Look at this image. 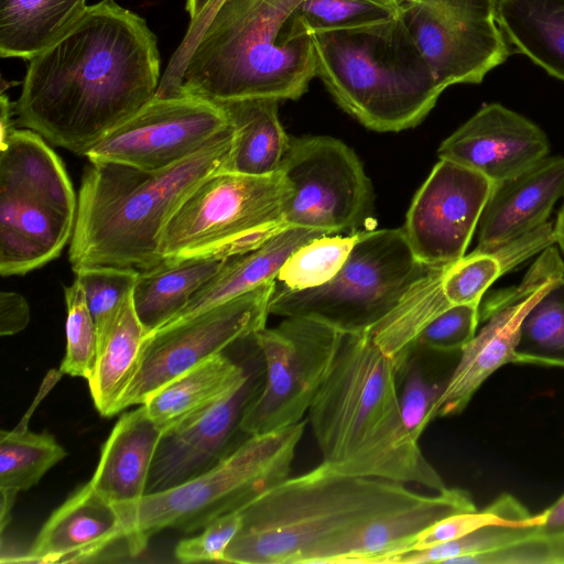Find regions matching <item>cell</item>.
I'll list each match as a JSON object with an SVG mask.
<instances>
[{"mask_svg":"<svg viewBox=\"0 0 564 564\" xmlns=\"http://www.w3.org/2000/svg\"><path fill=\"white\" fill-rule=\"evenodd\" d=\"M160 66L158 40L145 20L101 0L29 61L14 102L17 122L85 156L155 96Z\"/></svg>","mask_w":564,"mask_h":564,"instance_id":"obj_1","label":"cell"},{"mask_svg":"<svg viewBox=\"0 0 564 564\" xmlns=\"http://www.w3.org/2000/svg\"><path fill=\"white\" fill-rule=\"evenodd\" d=\"M302 1L223 0L172 57L155 96L299 99L316 76L313 34L296 14Z\"/></svg>","mask_w":564,"mask_h":564,"instance_id":"obj_2","label":"cell"},{"mask_svg":"<svg viewBox=\"0 0 564 564\" xmlns=\"http://www.w3.org/2000/svg\"><path fill=\"white\" fill-rule=\"evenodd\" d=\"M307 414L323 462L336 470L437 492L447 488L408 431L393 360L369 332L344 336Z\"/></svg>","mask_w":564,"mask_h":564,"instance_id":"obj_3","label":"cell"},{"mask_svg":"<svg viewBox=\"0 0 564 564\" xmlns=\"http://www.w3.org/2000/svg\"><path fill=\"white\" fill-rule=\"evenodd\" d=\"M234 129L189 158L162 170L145 171L112 161L89 162L78 194L68 259L74 272L108 265L149 269L163 258L166 224L206 178L229 171Z\"/></svg>","mask_w":564,"mask_h":564,"instance_id":"obj_4","label":"cell"},{"mask_svg":"<svg viewBox=\"0 0 564 564\" xmlns=\"http://www.w3.org/2000/svg\"><path fill=\"white\" fill-rule=\"evenodd\" d=\"M421 497L405 484L346 475L322 462L240 510L242 524L223 563L328 564L343 541Z\"/></svg>","mask_w":564,"mask_h":564,"instance_id":"obj_5","label":"cell"},{"mask_svg":"<svg viewBox=\"0 0 564 564\" xmlns=\"http://www.w3.org/2000/svg\"><path fill=\"white\" fill-rule=\"evenodd\" d=\"M313 43L316 76L338 106L368 129L413 128L443 93L401 17L317 32Z\"/></svg>","mask_w":564,"mask_h":564,"instance_id":"obj_6","label":"cell"},{"mask_svg":"<svg viewBox=\"0 0 564 564\" xmlns=\"http://www.w3.org/2000/svg\"><path fill=\"white\" fill-rule=\"evenodd\" d=\"M303 421L271 433L253 435L214 467L178 486L143 496L121 513L126 547L141 553L163 529L193 532L215 519L241 510L290 477Z\"/></svg>","mask_w":564,"mask_h":564,"instance_id":"obj_7","label":"cell"},{"mask_svg":"<svg viewBox=\"0 0 564 564\" xmlns=\"http://www.w3.org/2000/svg\"><path fill=\"white\" fill-rule=\"evenodd\" d=\"M46 140L15 129L0 147V273L22 275L56 259L70 242L78 198Z\"/></svg>","mask_w":564,"mask_h":564,"instance_id":"obj_8","label":"cell"},{"mask_svg":"<svg viewBox=\"0 0 564 564\" xmlns=\"http://www.w3.org/2000/svg\"><path fill=\"white\" fill-rule=\"evenodd\" d=\"M434 268L414 256L402 228L361 231L329 282L302 291L275 283L269 313L313 318L345 335L364 333L391 313Z\"/></svg>","mask_w":564,"mask_h":564,"instance_id":"obj_9","label":"cell"},{"mask_svg":"<svg viewBox=\"0 0 564 564\" xmlns=\"http://www.w3.org/2000/svg\"><path fill=\"white\" fill-rule=\"evenodd\" d=\"M291 186L270 175L218 172L203 181L165 226L163 259L232 258L251 251L288 227L283 221Z\"/></svg>","mask_w":564,"mask_h":564,"instance_id":"obj_10","label":"cell"},{"mask_svg":"<svg viewBox=\"0 0 564 564\" xmlns=\"http://www.w3.org/2000/svg\"><path fill=\"white\" fill-rule=\"evenodd\" d=\"M251 336L263 359L264 378L240 422L247 436L302 421L334 365L345 334L313 318L289 316Z\"/></svg>","mask_w":564,"mask_h":564,"instance_id":"obj_11","label":"cell"},{"mask_svg":"<svg viewBox=\"0 0 564 564\" xmlns=\"http://www.w3.org/2000/svg\"><path fill=\"white\" fill-rule=\"evenodd\" d=\"M279 171L291 186L288 226L354 234L371 213L370 181L354 150L338 139L290 138Z\"/></svg>","mask_w":564,"mask_h":564,"instance_id":"obj_12","label":"cell"},{"mask_svg":"<svg viewBox=\"0 0 564 564\" xmlns=\"http://www.w3.org/2000/svg\"><path fill=\"white\" fill-rule=\"evenodd\" d=\"M275 283L267 282L148 334L139 367L119 403V412L143 404L169 381L265 326Z\"/></svg>","mask_w":564,"mask_h":564,"instance_id":"obj_13","label":"cell"},{"mask_svg":"<svg viewBox=\"0 0 564 564\" xmlns=\"http://www.w3.org/2000/svg\"><path fill=\"white\" fill-rule=\"evenodd\" d=\"M499 0H411L401 20L444 91L479 84L510 55L498 23Z\"/></svg>","mask_w":564,"mask_h":564,"instance_id":"obj_14","label":"cell"},{"mask_svg":"<svg viewBox=\"0 0 564 564\" xmlns=\"http://www.w3.org/2000/svg\"><path fill=\"white\" fill-rule=\"evenodd\" d=\"M563 278L564 262L552 245L541 251L519 284L498 290L479 304V323L485 324L462 349L449 381L433 408L432 420L459 414L490 375L514 361L524 317Z\"/></svg>","mask_w":564,"mask_h":564,"instance_id":"obj_15","label":"cell"},{"mask_svg":"<svg viewBox=\"0 0 564 564\" xmlns=\"http://www.w3.org/2000/svg\"><path fill=\"white\" fill-rule=\"evenodd\" d=\"M229 128L226 112L215 101L189 94L154 96L85 156L89 162L112 161L156 171L189 158Z\"/></svg>","mask_w":564,"mask_h":564,"instance_id":"obj_16","label":"cell"},{"mask_svg":"<svg viewBox=\"0 0 564 564\" xmlns=\"http://www.w3.org/2000/svg\"><path fill=\"white\" fill-rule=\"evenodd\" d=\"M491 189L482 174L440 159L416 192L402 227L414 256L432 267L464 257Z\"/></svg>","mask_w":564,"mask_h":564,"instance_id":"obj_17","label":"cell"},{"mask_svg":"<svg viewBox=\"0 0 564 564\" xmlns=\"http://www.w3.org/2000/svg\"><path fill=\"white\" fill-rule=\"evenodd\" d=\"M251 338L246 381L207 410L162 434L150 469L147 495L178 486L214 467L247 436L240 429L245 410L264 378L260 350Z\"/></svg>","mask_w":564,"mask_h":564,"instance_id":"obj_18","label":"cell"},{"mask_svg":"<svg viewBox=\"0 0 564 564\" xmlns=\"http://www.w3.org/2000/svg\"><path fill=\"white\" fill-rule=\"evenodd\" d=\"M549 152L547 137L539 126L500 104H489L446 138L437 155L495 185L525 172Z\"/></svg>","mask_w":564,"mask_h":564,"instance_id":"obj_19","label":"cell"},{"mask_svg":"<svg viewBox=\"0 0 564 564\" xmlns=\"http://www.w3.org/2000/svg\"><path fill=\"white\" fill-rule=\"evenodd\" d=\"M126 545L120 511L88 481L48 517L29 551L13 563H82L117 543Z\"/></svg>","mask_w":564,"mask_h":564,"instance_id":"obj_20","label":"cell"},{"mask_svg":"<svg viewBox=\"0 0 564 564\" xmlns=\"http://www.w3.org/2000/svg\"><path fill=\"white\" fill-rule=\"evenodd\" d=\"M564 196V156H545L525 172L492 185L478 223V249H492L546 224Z\"/></svg>","mask_w":564,"mask_h":564,"instance_id":"obj_21","label":"cell"},{"mask_svg":"<svg viewBox=\"0 0 564 564\" xmlns=\"http://www.w3.org/2000/svg\"><path fill=\"white\" fill-rule=\"evenodd\" d=\"M477 510L471 495L446 488L434 496L387 512L343 541L328 564H388L411 550L416 536L437 521L459 512Z\"/></svg>","mask_w":564,"mask_h":564,"instance_id":"obj_22","label":"cell"},{"mask_svg":"<svg viewBox=\"0 0 564 564\" xmlns=\"http://www.w3.org/2000/svg\"><path fill=\"white\" fill-rule=\"evenodd\" d=\"M161 436V430L141 404L120 416L104 443L89 482L120 513L147 495L149 474Z\"/></svg>","mask_w":564,"mask_h":564,"instance_id":"obj_23","label":"cell"},{"mask_svg":"<svg viewBox=\"0 0 564 564\" xmlns=\"http://www.w3.org/2000/svg\"><path fill=\"white\" fill-rule=\"evenodd\" d=\"M326 235L335 234L300 226L283 228L258 248L230 258L221 270L195 292L187 304L163 326L186 319L267 282L275 281L283 264L299 248Z\"/></svg>","mask_w":564,"mask_h":564,"instance_id":"obj_24","label":"cell"},{"mask_svg":"<svg viewBox=\"0 0 564 564\" xmlns=\"http://www.w3.org/2000/svg\"><path fill=\"white\" fill-rule=\"evenodd\" d=\"M248 367L225 351L217 354L165 383L143 405L163 434L236 391L246 381Z\"/></svg>","mask_w":564,"mask_h":564,"instance_id":"obj_25","label":"cell"},{"mask_svg":"<svg viewBox=\"0 0 564 564\" xmlns=\"http://www.w3.org/2000/svg\"><path fill=\"white\" fill-rule=\"evenodd\" d=\"M230 258L163 259L141 270L132 300L148 334L156 330L181 311Z\"/></svg>","mask_w":564,"mask_h":564,"instance_id":"obj_26","label":"cell"},{"mask_svg":"<svg viewBox=\"0 0 564 564\" xmlns=\"http://www.w3.org/2000/svg\"><path fill=\"white\" fill-rule=\"evenodd\" d=\"M217 104L234 129L229 171L259 176L276 173L290 142L279 119V100L246 98Z\"/></svg>","mask_w":564,"mask_h":564,"instance_id":"obj_27","label":"cell"},{"mask_svg":"<svg viewBox=\"0 0 564 564\" xmlns=\"http://www.w3.org/2000/svg\"><path fill=\"white\" fill-rule=\"evenodd\" d=\"M147 335L135 313L131 293L98 341L96 365L87 380L94 404L101 416L110 417L119 412V403L139 367Z\"/></svg>","mask_w":564,"mask_h":564,"instance_id":"obj_28","label":"cell"},{"mask_svg":"<svg viewBox=\"0 0 564 564\" xmlns=\"http://www.w3.org/2000/svg\"><path fill=\"white\" fill-rule=\"evenodd\" d=\"M86 0H0V55L32 59L65 34Z\"/></svg>","mask_w":564,"mask_h":564,"instance_id":"obj_29","label":"cell"},{"mask_svg":"<svg viewBox=\"0 0 564 564\" xmlns=\"http://www.w3.org/2000/svg\"><path fill=\"white\" fill-rule=\"evenodd\" d=\"M497 20L521 54L564 80V0H499Z\"/></svg>","mask_w":564,"mask_h":564,"instance_id":"obj_30","label":"cell"},{"mask_svg":"<svg viewBox=\"0 0 564 564\" xmlns=\"http://www.w3.org/2000/svg\"><path fill=\"white\" fill-rule=\"evenodd\" d=\"M460 351H443L413 344L392 359L401 413L412 437L420 440L432 411L458 362Z\"/></svg>","mask_w":564,"mask_h":564,"instance_id":"obj_31","label":"cell"},{"mask_svg":"<svg viewBox=\"0 0 564 564\" xmlns=\"http://www.w3.org/2000/svg\"><path fill=\"white\" fill-rule=\"evenodd\" d=\"M67 455L47 432L33 433L21 422L0 432V488L28 490Z\"/></svg>","mask_w":564,"mask_h":564,"instance_id":"obj_32","label":"cell"},{"mask_svg":"<svg viewBox=\"0 0 564 564\" xmlns=\"http://www.w3.org/2000/svg\"><path fill=\"white\" fill-rule=\"evenodd\" d=\"M513 362L564 368V278L524 317Z\"/></svg>","mask_w":564,"mask_h":564,"instance_id":"obj_33","label":"cell"},{"mask_svg":"<svg viewBox=\"0 0 564 564\" xmlns=\"http://www.w3.org/2000/svg\"><path fill=\"white\" fill-rule=\"evenodd\" d=\"M360 234L326 235L311 240L288 259L275 281L291 291L313 289L329 282L345 264Z\"/></svg>","mask_w":564,"mask_h":564,"instance_id":"obj_34","label":"cell"},{"mask_svg":"<svg viewBox=\"0 0 564 564\" xmlns=\"http://www.w3.org/2000/svg\"><path fill=\"white\" fill-rule=\"evenodd\" d=\"M536 523H497L485 525L453 541L398 554L389 561V564H449L459 557L495 552L535 539Z\"/></svg>","mask_w":564,"mask_h":564,"instance_id":"obj_35","label":"cell"},{"mask_svg":"<svg viewBox=\"0 0 564 564\" xmlns=\"http://www.w3.org/2000/svg\"><path fill=\"white\" fill-rule=\"evenodd\" d=\"M296 14L311 34L361 28L397 19V0H303Z\"/></svg>","mask_w":564,"mask_h":564,"instance_id":"obj_36","label":"cell"},{"mask_svg":"<svg viewBox=\"0 0 564 564\" xmlns=\"http://www.w3.org/2000/svg\"><path fill=\"white\" fill-rule=\"evenodd\" d=\"M139 272L133 268L108 265L85 267L75 272L96 326L97 343L107 333L124 299L133 292Z\"/></svg>","mask_w":564,"mask_h":564,"instance_id":"obj_37","label":"cell"},{"mask_svg":"<svg viewBox=\"0 0 564 564\" xmlns=\"http://www.w3.org/2000/svg\"><path fill=\"white\" fill-rule=\"evenodd\" d=\"M66 303V351L59 372L88 380L94 371L97 352V332L79 281L64 286Z\"/></svg>","mask_w":564,"mask_h":564,"instance_id":"obj_38","label":"cell"},{"mask_svg":"<svg viewBox=\"0 0 564 564\" xmlns=\"http://www.w3.org/2000/svg\"><path fill=\"white\" fill-rule=\"evenodd\" d=\"M478 324L479 306L453 305L434 317L414 343L443 351H460L476 335Z\"/></svg>","mask_w":564,"mask_h":564,"instance_id":"obj_39","label":"cell"},{"mask_svg":"<svg viewBox=\"0 0 564 564\" xmlns=\"http://www.w3.org/2000/svg\"><path fill=\"white\" fill-rule=\"evenodd\" d=\"M242 524L240 510L226 513L204 528V531L189 539L181 540L174 550L181 563L223 562L225 553Z\"/></svg>","mask_w":564,"mask_h":564,"instance_id":"obj_40","label":"cell"},{"mask_svg":"<svg viewBox=\"0 0 564 564\" xmlns=\"http://www.w3.org/2000/svg\"><path fill=\"white\" fill-rule=\"evenodd\" d=\"M449 564H564V546L532 539L495 552L459 557Z\"/></svg>","mask_w":564,"mask_h":564,"instance_id":"obj_41","label":"cell"},{"mask_svg":"<svg viewBox=\"0 0 564 564\" xmlns=\"http://www.w3.org/2000/svg\"><path fill=\"white\" fill-rule=\"evenodd\" d=\"M30 322L25 297L17 292L0 293V335L11 336L23 330Z\"/></svg>","mask_w":564,"mask_h":564,"instance_id":"obj_42","label":"cell"},{"mask_svg":"<svg viewBox=\"0 0 564 564\" xmlns=\"http://www.w3.org/2000/svg\"><path fill=\"white\" fill-rule=\"evenodd\" d=\"M535 539L564 546V495L538 514Z\"/></svg>","mask_w":564,"mask_h":564,"instance_id":"obj_43","label":"cell"},{"mask_svg":"<svg viewBox=\"0 0 564 564\" xmlns=\"http://www.w3.org/2000/svg\"><path fill=\"white\" fill-rule=\"evenodd\" d=\"M221 1L223 0H186V11L191 18L189 26L173 57H177L186 52L195 41L209 15Z\"/></svg>","mask_w":564,"mask_h":564,"instance_id":"obj_44","label":"cell"},{"mask_svg":"<svg viewBox=\"0 0 564 564\" xmlns=\"http://www.w3.org/2000/svg\"><path fill=\"white\" fill-rule=\"evenodd\" d=\"M15 115L14 102H10L6 95L1 96V133H0V147H2L10 134L17 129L12 116Z\"/></svg>","mask_w":564,"mask_h":564,"instance_id":"obj_45","label":"cell"},{"mask_svg":"<svg viewBox=\"0 0 564 564\" xmlns=\"http://www.w3.org/2000/svg\"><path fill=\"white\" fill-rule=\"evenodd\" d=\"M0 494H1V516H0L1 524H0V528H1V533H3V531L6 530V527L10 522V513H11L12 507L14 506V502H15V499H17V496L19 492L15 490H12V489L0 488Z\"/></svg>","mask_w":564,"mask_h":564,"instance_id":"obj_46","label":"cell"},{"mask_svg":"<svg viewBox=\"0 0 564 564\" xmlns=\"http://www.w3.org/2000/svg\"><path fill=\"white\" fill-rule=\"evenodd\" d=\"M554 227L555 242L560 246L564 252V203L557 214L556 223Z\"/></svg>","mask_w":564,"mask_h":564,"instance_id":"obj_47","label":"cell"},{"mask_svg":"<svg viewBox=\"0 0 564 564\" xmlns=\"http://www.w3.org/2000/svg\"><path fill=\"white\" fill-rule=\"evenodd\" d=\"M397 1H399L401 3V2H406V1H411V0H397Z\"/></svg>","mask_w":564,"mask_h":564,"instance_id":"obj_48","label":"cell"}]
</instances>
